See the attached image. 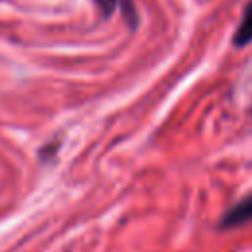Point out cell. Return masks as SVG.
<instances>
[{"instance_id":"7a4b0ae2","label":"cell","mask_w":252,"mask_h":252,"mask_svg":"<svg viewBox=\"0 0 252 252\" xmlns=\"http://www.w3.org/2000/svg\"><path fill=\"white\" fill-rule=\"evenodd\" d=\"M96 4V8L100 10V14L104 18H110L114 14L116 8H120L126 24L130 28H136L138 24V14H136V8H134V2L132 0H93Z\"/></svg>"},{"instance_id":"3957f363","label":"cell","mask_w":252,"mask_h":252,"mask_svg":"<svg viewBox=\"0 0 252 252\" xmlns=\"http://www.w3.org/2000/svg\"><path fill=\"white\" fill-rule=\"evenodd\" d=\"M252 43V0H248V4L244 6L242 18L238 22V28L232 35V45L234 47H244Z\"/></svg>"},{"instance_id":"6da1fadb","label":"cell","mask_w":252,"mask_h":252,"mask_svg":"<svg viewBox=\"0 0 252 252\" xmlns=\"http://www.w3.org/2000/svg\"><path fill=\"white\" fill-rule=\"evenodd\" d=\"M252 220V193H248L246 197H242L240 201H236L232 207H228L224 211V215L219 220V228L228 230V228H236L242 226L246 222Z\"/></svg>"}]
</instances>
